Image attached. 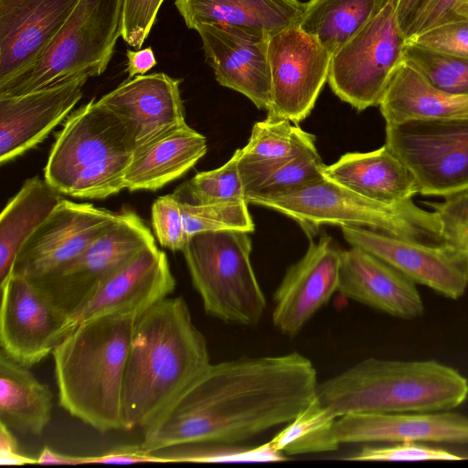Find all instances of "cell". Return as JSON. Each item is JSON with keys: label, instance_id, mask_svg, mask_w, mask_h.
I'll return each mask as SVG.
<instances>
[{"label": "cell", "instance_id": "6da1fadb", "mask_svg": "<svg viewBox=\"0 0 468 468\" xmlns=\"http://www.w3.org/2000/svg\"><path fill=\"white\" fill-rule=\"evenodd\" d=\"M316 370L297 352L210 364L144 430L150 452L190 443L239 445L287 424L314 399Z\"/></svg>", "mask_w": 468, "mask_h": 468}, {"label": "cell", "instance_id": "7a4b0ae2", "mask_svg": "<svg viewBox=\"0 0 468 468\" xmlns=\"http://www.w3.org/2000/svg\"><path fill=\"white\" fill-rule=\"evenodd\" d=\"M210 364L207 340L183 297L147 310L135 321L126 360L123 430L147 426Z\"/></svg>", "mask_w": 468, "mask_h": 468}, {"label": "cell", "instance_id": "3957f363", "mask_svg": "<svg viewBox=\"0 0 468 468\" xmlns=\"http://www.w3.org/2000/svg\"><path fill=\"white\" fill-rule=\"evenodd\" d=\"M136 319L111 314L86 320L52 352L60 406L100 432L123 430L122 385Z\"/></svg>", "mask_w": 468, "mask_h": 468}, {"label": "cell", "instance_id": "277c9868", "mask_svg": "<svg viewBox=\"0 0 468 468\" xmlns=\"http://www.w3.org/2000/svg\"><path fill=\"white\" fill-rule=\"evenodd\" d=\"M467 397V378L447 365L376 357L319 382L315 395L335 418L349 412L448 411Z\"/></svg>", "mask_w": 468, "mask_h": 468}, {"label": "cell", "instance_id": "5b68a950", "mask_svg": "<svg viewBox=\"0 0 468 468\" xmlns=\"http://www.w3.org/2000/svg\"><path fill=\"white\" fill-rule=\"evenodd\" d=\"M247 201L293 219L309 239L324 225L359 227L408 241L444 244L435 211L418 207L412 198L383 203L365 197L325 176L298 189L276 195H247Z\"/></svg>", "mask_w": 468, "mask_h": 468}, {"label": "cell", "instance_id": "8992f818", "mask_svg": "<svg viewBox=\"0 0 468 468\" xmlns=\"http://www.w3.org/2000/svg\"><path fill=\"white\" fill-rule=\"evenodd\" d=\"M182 252L208 315L242 326L260 323L266 298L250 262L247 232L196 233L188 237Z\"/></svg>", "mask_w": 468, "mask_h": 468}, {"label": "cell", "instance_id": "52a82bcc", "mask_svg": "<svg viewBox=\"0 0 468 468\" xmlns=\"http://www.w3.org/2000/svg\"><path fill=\"white\" fill-rule=\"evenodd\" d=\"M123 5L124 0H80L36 62L0 86V97L25 94L80 74H102L122 37Z\"/></svg>", "mask_w": 468, "mask_h": 468}, {"label": "cell", "instance_id": "ba28073f", "mask_svg": "<svg viewBox=\"0 0 468 468\" xmlns=\"http://www.w3.org/2000/svg\"><path fill=\"white\" fill-rule=\"evenodd\" d=\"M397 0H388L356 34L333 55L328 83L334 93L357 111L378 106L404 63L406 36Z\"/></svg>", "mask_w": 468, "mask_h": 468}, {"label": "cell", "instance_id": "9c48e42d", "mask_svg": "<svg viewBox=\"0 0 468 468\" xmlns=\"http://www.w3.org/2000/svg\"><path fill=\"white\" fill-rule=\"evenodd\" d=\"M385 145L412 174L418 194L444 197L468 188V119L386 124Z\"/></svg>", "mask_w": 468, "mask_h": 468}, {"label": "cell", "instance_id": "30bf717a", "mask_svg": "<svg viewBox=\"0 0 468 468\" xmlns=\"http://www.w3.org/2000/svg\"><path fill=\"white\" fill-rule=\"evenodd\" d=\"M154 243V238L144 221L133 210L123 208L79 256L52 272L29 281L69 316L105 280Z\"/></svg>", "mask_w": 468, "mask_h": 468}, {"label": "cell", "instance_id": "8fae6325", "mask_svg": "<svg viewBox=\"0 0 468 468\" xmlns=\"http://www.w3.org/2000/svg\"><path fill=\"white\" fill-rule=\"evenodd\" d=\"M271 101L267 117L298 124L328 80L332 54L297 24L269 35Z\"/></svg>", "mask_w": 468, "mask_h": 468}, {"label": "cell", "instance_id": "7c38bea8", "mask_svg": "<svg viewBox=\"0 0 468 468\" xmlns=\"http://www.w3.org/2000/svg\"><path fill=\"white\" fill-rule=\"evenodd\" d=\"M133 135L110 109L92 99L71 112L57 133L44 178L68 195L80 173L105 159L133 153Z\"/></svg>", "mask_w": 468, "mask_h": 468}, {"label": "cell", "instance_id": "4fadbf2b", "mask_svg": "<svg viewBox=\"0 0 468 468\" xmlns=\"http://www.w3.org/2000/svg\"><path fill=\"white\" fill-rule=\"evenodd\" d=\"M0 288L1 351L29 367L69 333V314L25 277L11 274Z\"/></svg>", "mask_w": 468, "mask_h": 468}, {"label": "cell", "instance_id": "5bb4252c", "mask_svg": "<svg viewBox=\"0 0 468 468\" xmlns=\"http://www.w3.org/2000/svg\"><path fill=\"white\" fill-rule=\"evenodd\" d=\"M119 212L62 198L20 248L12 273L35 280L79 256L118 218Z\"/></svg>", "mask_w": 468, "mask_h": 468}, {"label": "cell", "instance_id": "9a60e30c", "mask_svg": "<svg viewBox=\"0 0 468 468\" xmlns=\"http://www.w3.org/2000/svg\"><path fill=\"white\" fill-rule=\"evenodd\" d=\"M351 247H357L388 263L414 282L451 299L468 286V253L447 244L426 245L359 227H342Z\"/></svg>", "mask_w": 468, "mask_h": 468}, {"label": "cell", "instance_id": "2e32d148", "mask_svg": "<svg viewBox=\"0 0 468 468\" xmlns=\"http://www.w3.org/2000/svg\"><path fill=\"white\" fill-rule=\"evenodd\" d=\"M195 30L217 81L267 111L271 101L270 34L225 24H200Z\"/></svg>", "mask_w": 468, "mask_h": 468}, {"label": "cell", "instance_id": "e0dca14e", "mask_svg": "<svg viewBox=\"0 0 468 468\" xmlns=\"http://www.w3.org/2000/svg\"><path fill=\"white\" fill-rule=\"evenodd\" d=\"M342 251L328 235L311 241L273 293V325L284 335H297L338 290Z\"/></svg>", "mask_w": 468, "mask_h": 468}, {"label": "cell", "instance_id": "ac0fdd59", "mask_svg": "<svg viewBox=\"0 0 468 468\" xmlns=\"http://www.w3.org/2000/svg\"><path fill=\"white\" fill-rule=\"evenodd\" d=\"M176 285L166 254L155 243L151 244L105 280L69 314V330L86 320L111 314L138 318L168 297Z\"/></svg>", "mask_w": 468, "mask_h": 468}, {"label": "cell", "instance_id": "d6986e66", "mask_svg": "<svg viewBox=\"0 0 468 468\" xmlns=\"http://www.w3.org/2000/svg\"><path fill=\"white\" fill-rule=\"evenodd\" d=\"M90 78L80 74L25 94L0 97V163L40 144L82 97Z\"/></svg>", "mask_w": 468, "mask_h": 468}, {"label": "cell", "instance_id": "ffe728a7", "mask_svg": "<svg viewBox=\"0 0 468 468\" xmlns=\"http://www.w3.org/2000/svg\"><path fill=\"white\" fill-rule=\"evenodd\" d=\"M80 0H0V86L41 56Z\"/></svg>", "mask_w": 468, "mask_h": 468}, {"label": "cell", "instance_id": "44dd1931", "mask_svg": "<svg viewBox=\"0 0 468 468\" xmlns=\"http://www.w3.org/2000/svg\"><path fill=\"white\" fill-rule=\"evenodd\" d=\"M335 441L344 443H468V418L459 413L349 412L335 419Z\"/></svg>", "mask_w": 468, "mask_h": 468}, {"label": "cell", "instance_id": "7402d4cb", "mask_svg": "<svg viewBox=\"0 0 468 468\" xmlns=\"http://www.w3.org/2000/svg\"><path fill=\"white\" fill-rule=\"evenodd\" d=\"M180 83L163 72L137 75L98 101L127 125L137 146L186 123Z\"/></svg>", "mask_w": 468, "mask_h": 468}, {"label": "cell", "instance_id": "603a6c76", "mask_svg": "<svg viewBox=\"0 0 468 468\" xmlns=\"http://www.w3.org/2000/svg\"><path fill=\"white\" fill-rule=\"evenodd\" d=\"M416 282L357 247L343 250L337 292L402 319L421 316L424 304Z\"/></svg>", "mask_w": 468, "mask_h": 468}, {"label": "cell", "instance_id": "cb8c5ba5", "mask_svg": "<svg viewBox=\"0 0 468 468\" xmlns=\"http://www.w3.org/2000/svg\"><path fill=\"white\" fill-rule=\"evenodd\" d=\"M207 151L206 137L186 123L170 130L135 146L125 173V188H162L190 170Z\"/></svg>", "mask_w": 468, "mask_h": 468}, {"label": "cell", "instance_id": "d4e9b609", "mask_svg": "<svg viewBox=\"0 0 468 468\" xmlns=\"http://www.w3.org/2000/svg\"><path fill=\"white\" fill-rule=\"evenodd\" d=\"M324 176L373 200L399 203L418 195L412 174L384 144L367 153H347L325 165Z\"/></svg>", "mask_w": 468, "mask_h": 468}, {"label": "cell", "instance_id": "484cf974", "mask_svg": "<svg viewBox=\"0 0 468 468\" xmlns=\"http://www.w3.org/2000/svg\"><path fill=\"white\" fill-rule=\"evenodd\" d=\"M378 106L386 124L412 120L468 119V94L452 93L433 87L405 61L391 80Z\"/></svg>", "mask_w": 468, "mask_h": 468}, {"label": "cell", "instance_id": "4316f807", "mask_svg": "<svg viewBox=\"0 0 468 468\" xmlns=\"http://www.w3.org/2000/svg\"><path fill=\"white\" fill-rule=\"evenodd\" d=\"M190 29L200 24H225L272 34L297 24L304 3L299 0H176Z\"/></svg>", "mask_w": 468, "mask_h": 468}, {"label": "cell", "instance_id": "83f0119b", "mask_svg": "<svg viewBox=\"0 0 468 468\" xmlns=\"http://www.w3.org/2000/svg\"><path fill=\"white\" fill-rule=\"evenodd\" d=\"M315 138L296 123L267 117L256 122L239 149V168L247 194L296 156L315 149Z\"/></svg>", "mask_w": 468, "mask_h": 468}, {"label": "cell", "instance_id": "f1b7e54d", "mask_svg": "<svg viewBox=\"0 0 468 468\" xmlns=\"http://www.w3.org/2000/svg\"><path fill=\"white\" fill-rule=\"evenodd\" d=\"M62 194L45 178H27L0 215V285L11 275L25 241L50 215Z\"/></svg>", "mask_w": 468, "mask_h": 468}, {"label": "cell", "instance_id": "f546056e", "mask_svg": "<svg viewBox=\"0 0 468 468\" xmlns=\"http://www.w3.org/2000/svg\"><path fill=\"white\" fill-rule=\"evenodd\" d=\"M52 399L48 385L1 351V423L21 433L41 435L51 420Z\"/></svg>", "mask_w": 468, "mask_h": 468}, {"label": "cell", "instance_id": "4dcf8cb0", "mask_svg": "<svg viewBox=\"0 0 468 468\" xmlns=\"http://www.w3.org/2000/svg\"><path fill=\"white\" fill-rule=\"evenodd\" d=\"M388 0H309L297 23L332 55L356 34Z\"/></svg>", "mask_w": 468, "mask_h": 468}, {"label": "cell", "instance_id": "1f68e13d", "mask_svg": "<svg viewBox=\"0 0 468 468\" xmlns=\"http://www.w3.org/2000/svg\"><path fill=\"white\" fill-rule=\"evenodd\" d=\"M335 419L314 397L270 441L276 450L289 455L335 452L340 446L333 432Z\"/></svg>", "mask_w": 468, "mask_h": 468}, {"label": "cell", "instance_id": "d6a6232c", "mask_svg": "<svg viewBox=\"0 0 468 468\" xmlns=\"http://www.w3.org/2000/svg\"><path fill=\"white\" fill-rule=\"evenodd\" d=\"M239 149L217 169L197 173L173 193L181 202L205 205L221 201L246 199L239 168Z\"/></svg>", "mask_w": 468, "mask_h": 468}, {"label": "cell", "instance_id": "836d02e7", "mask_svg": "<svg viewBox=\"0 0 468 468\" xmlns=\"http://www.w3.org/2000/svg\"><path fill=\"white\" fill-rule=\"evenodd\" d=\"M404 58L433 87L452 93L468 94V58L407 41Z\"/></svg>", "mask_w": 468, "mask_h": 468}, {"label": "cell", "instance_id": "e575fe53", "mask_svg": "<svg viewBox=\"0 0 468 468\" xmlns=\"http://www.w3.org/2000/svg\"><path fill=\"white\" fill-rule=\"evenodd\" d=\"M165 463H264L282 462L287 457L271 441L255 448L201 442L173 446L155 452Z\"/></svg>", "mask_w": 468, "mask_h": 468}, {"label": "cell", "instance_id": "d590c367", "mask_svg": "<svg viewBox=\"0 0 468 468\" xmlns=\"http://www.w3.org/2000/svg\"><path fill=\"white\" fill-rule=\"evenodd\" d=\"M180 202L187 236L210 231H254V223L246 199L205 205Z\"/></svg>", "mask_w": 468, "mask_h": 468}, {"label": "cell", "instance_id": "8d00e7d4", "mask_svg": "<svg viewBox=\"0 0 468 468\" xmlns=\"http://www.w3.org/2000/svg\"><path fill=\"white\" fill-rule=\"evenodd\" d=\"M133 153L116 154L83 170L67 196L102 199L125 188V173Z\"/></svg>", "mask_w": 468, "mask_h": 468}, {"label": "cell", "instance_id": "74e56055", "mask_svg": "<svg viewBox=\"0 0 468 468\" xmlns=\"http://www.w3.org/2000/svg\"><path fill=\"white\" fill-rule=\"evenodd\" d=\"M324 168L317 149L309 150L282 165L247 195H276L298 189L324 177Z\"/></svg>", "mask_w": 468, "mask_h": 468}, {"label": "cell", "instance_id": "f35d334b", "mask_svg": "<svg viewBox=\"0 0 468 468\" xmlns=\"http://www.w3.org/2000/svg\"><path fill=\"white\" fill-rule=\"evenodd\" d=\"M154 234L164 248L183 250L188 236L179 200L172 193L156 198L151 209Z\"/></svg>", "mask_w": 468, "mask_h": 468}, {"label": "cell", "instance_id": "ab89813d", "mask_svg": "<svg viewBox=\"0 0 468 468\" xmlns=\"http://www.w3.org/2000/svg\"><path fill=\"white\" fill-rule=\"evenodd\" d=\"M427 205L439 216L444 243L468 253V188Z\"/></svg>", "mask_w": 468, "mask_h": 468}, {"label": "cell", "instance_id": "60d3db41", "mask_svg": "<svg viewBox=\"0 0 468 468\" xmlns=\"http://www.w3.org/2000/svg\"><path fill=\"white\" fill-rule=\"evenodd\" d=\"M350 461H424L461 460L447 450L429 447L420 442H397L388 446H366L356 453L346 457Z\"/></svg>", "mask_w": 468, "mask_h": 468}, {"label": "cell", "instance_id": "b9f144b4", "mask_svg": "<svg viewBox=\"0 0 468 468\" xmlns=\"http://www.w3.org/2000/svg\"><path fill=\"white\" fill-rule=\"evenodd\" d=\"M406 41L468 58V21L457 20L441 24L416 36L407 37Z\"/></svg>", "mask_w": 468, "mask_h": 468}, {"label": "cell", "instance_id": "7bdbcfd3", "mask_svg": "<svg viewBox=\"0 0 468 468\" xmlns=\"http://www.w3.org/2000/svg\"><path fill=\"white\" fill-rule=\"evenodd\" d=\"M164 0H124L122 37L141 48L153 28Z\"/></svg>", "mask_w": 468, "mask_h": 468}, {"label": "cell", "instance_id": "ee69618b", "mask_svg": "<svg viewBox=\"0 0 468 468\" xmlns=\"http://www.w3.org/2000/svg\"><path fill=\"white\" fill-rule=\"evenodd\" d=\"M467 1L426 0L406 27V38L441 24L461 20L462 11Z\"/></svg>", "mask_w": 468, "mask_h": 468}, {"label": "cell", "instance_id": "f6af8a7d", "mask_svg": "<svg viewBox=\"0 0 468 468\" xmlns=\"http://www.w3.org/2000/svg\"><path fill=\"white\" fill-rule=\"evenodd\" d=\"M138 463H165V461L155 452L144 450L141 445L122 446L97 456H80L81 464H129Z\"/></svg>", "mask_w": 468, "mask_h": 468}, {"label": "cell", "instance_id": "bcb514c9", "mask_svg": "<svg viewBox=\"0 0 468 468\" xmlns=\"http://www.w3.org/2000/svg\"><path fill=\"white\" fill-rule=\"evenodd\" d=\"M0 463L2 465H21L37 463V460L29 458L20 452L18 442L11 429L0 422Z\"/></svg>", "mask_w": 468, "mask_h": 468}, {"label": "cell", "instance_id": "7dc6e473", "mask_svg": "<svg viewBox=\"0 0 468 468\" xmlns=\"http://www.w3.org/2000/svg\"><path fill=\"white\" fill-rule=\"evenodd\" d=\"M127 72L129 79L137 75H144L156 65L154 52L151 47L139 48L138 50L128 49L126 51Z\"/></svg>", "mask_w": 468, "mask_h": 468}, {"label": "cell", "instance_id": "c3c4849f", "mask_svg": "<svg viewBox=\"0 0 468 468\" xmlns=\"http://www.w3.org/2000/svg\"><path fill=\"white\" fill-rule=\"evenodd\" d=\"M37 463L77 465L80 464V456L59 453L49 447H45L37 459Z\"/></svg>", "mask_w": 468, "mask_h": 468}, {"label": "cell", "instance_id": "681fc988", "mask_svg": "<svg viewBox=\"0 0 468 468\" xmlns=\"http://www.w3.org/2000/svg\"><path fill=\"white\" fill-rule=\"evenodd\" d=\"M425 1L426 0H397L396 9L398 18L403 31Z\"/></svg>", "mask_w": 468, "mask_h": 468}, {"label": "cell", "instance_id": "f907efd6", "mask_svg": "<svg viewBox=\"0 0 468 468\" xmlns=\"http://www.w3.org/2000/svg\"><path fill=\"white\" fill-rule=\"evenodd\" d=\"M461 20L468 21V1L462 11Z\"/></svg>", "mask_w": 468, "mask_h": 468}]
</instances>
